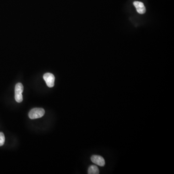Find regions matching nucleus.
Here are the masks:
<instances>
[{
  "mask_svg": "<svg viewBox=\"0 0 174 174\" xmlns=\"http://www.w3.org/2000/svg\"><path fill=\"white\" fill-rule=\"evenodd\" d=\"M45 111L42 108H35L30 111L29 113V117L30 119H36L42 117L44 115Z\"/></svg>",
  "mask_w": 174,
  "mask_h": 174,
  "instance_id": "f257e3e1",
  "label": "nucleus"
},
{
  "mask_svg": "<svg viewBox=\"0 0 174 174\" xmlns=\"http://www.w3.org/2000/svg\"><path fill=\"white\" fill-rule=\"evenodd\" d=\"M23 91V86L21 83H18L15 86V98L17 102H21L23 101L22 93Z\"/></svg>",
  "mask_w": 174,
  "mask_h": 174,
  "instance_id": "f03ea898",
  "label": "nucleus"
},
{
  "mask_svg": "<svg viewBox=\"0 0 174 174\" xmlns=\"http://www.w3.org/2000/svg\"><path fill=\"white\" fill-rule=\"evenodd\" d=\"M43 78L46 81V84L50 88H52L54 86L55 77L51 73H46L43 75Z\"/></svg>",
  "mask_w": 174,
  "mask_h": 174,
  "instance_id": "7ed1b4c3",
  "label": "nucleus"
},
{
  "mask_svg": "<svg viewBox=\"0 0 174 174\" xmlns=\"http://www.w3.org/2000/svg\"><path fill=\"white\" fill-rule=\"evenodd\" d=\"M91 160L93 163L100 166H104L105 165V160L104 158L99 155H93L91 157Z\"/></svg>",
  "mask_w": 174,
  "mask_h": 174,
  "instance_id": "20e7f679",
  "label": "nucleus"
},
{
  "mask_svg": "<svg viewBox=\"0 0 174 174\" xmlns=\"http://www.w3.org/2000/svg\"><path fill=\"white\" fill-rule=\"evenodd\" d=\"M133 5L136 8V11L140 14H144L146 12V9L143 3L141 2L135 1L133 2Z\"/></svg>",
  "mask_w": 174,
  "mask_h": 174,
  "instance_id": "39448f33",
  "label": "nucleus"
},
{
  "mask_svg": "<svg viewBox=\"0 0 174 174\" xmlns=\"http://www.w3.org/2000/svg\"><path fill=\"white\" fill-rule=\"evenodd\" d=\"M88 173L89 174H99V170L97 166L92 165L89 167Z\"/></svg>",
  "mask_w": 174,
  "mask_h": 174,
  "instance_id": "423d86ee",
  "label": "nucleus"
},
{
  "mask_svg": "<svg viewBox=\"0 0 174 174\" xmlns=\"http://www.w3.org/2000/svg\"><path fill=\"white\" fill-rule=\"evenodd\" d=\"M5 142V136L3 133H0V147L4 145Z\"/></svg>",
  "mask_w": 174,
  "mask_h": 174,
  "instance_id": "0eeeda50",
  "label": "nucleus"
}]
</instances>
